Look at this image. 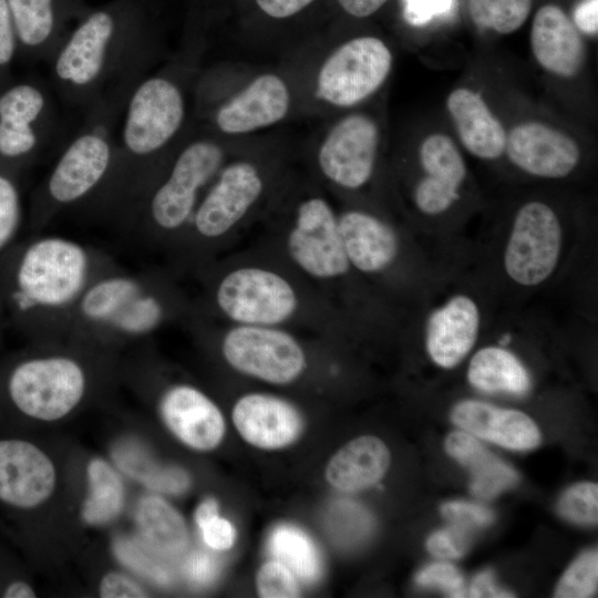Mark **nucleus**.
Segmentation results:
<instances>
[{"label": "nucleus", "instance_id": "nucleus-34", "mask_svg": "<svg viewBox=\"0 0 598 598\" xmlns=\"http://www.w3.org/2000/svg\"><path fill=\"white\" fill-rule=\"evenodd\" d=\"M532 0H468L472 21L498 34L517 31L527 20Z\"/></svg>", "mask_w": 598, "mask_h": 598}, {"label": "nucleus", "instance_id": "nucleus-33", "mask_svg": "<svg viewBox=\"0 0 598 598\" xmlns=\"http://www.w3.org/2000/svg\"><path fill=\"white\" fill-rule=\"evenodd\" d=\"M271 554L293 574L306 581L316 580L321 573L318 550L309 536L297 527L281 525L269 540Z\"/></svg>", "mask_w": 598, "mask_h": 598}, {"label": "nucleus", "instance_id": "nucleus-30", "mask_svg": "<svg viewBox=\"0 0 598 598\" xmlns=\"http://www.w3.org/2000/svg\"><path fill=\"white\" fill-rule=\"evenodd\" d=\"M136 522L146 544L162 555H175L187 544L183 516L163 497L148 495L137 506Z\"/></svg>", "mask_w": 598, "mask_h": 598}, {"label": "nucleus", "instance_id": "nucleus-19", "mask_svg": "<svg viewBox=\"0 0 598 598\" xmlns=\"http://www.w3.org/2000/svg\"><path fill=\"white\" fill-rule=\"evenodd\" d=\"M481 328V312L475 300L454 295L435 308L425 323V348L441 368L457 365L474 347Z\"/></svg>", "mask_w": 598, "mask_h": 598}, {"label": "nucleus", "instance_id": "nucleus-37", "mask_svg": "<svg viewBox=\"0 0 598 598\" xmlns=\"http://www.w3.org/2000/svg\"><path fill=\"white\" fill-rule=\"evenodd\" d=\"M22 223V203L16 183L0 173V256L8 251Z\"/></svg>", "mask_w": 598, "mask_h": 598}, {"label": "nucleus", "instance_id": "nucleus-16", "mask_svg": "<svg viewBox=\"0 0 598 598\" xmlns=\"http://www.w3.org/2000/svg\"><path fill=\"white\" fill-rule=\"evenodd\" d=\"M158 411L168 430L193 450H214L224 437L220 410L196 386L186 383L168 386L159 396Z\"/></svg>", "mask_w": 598, "mask_h": 598}, {"label": "nucleus", "instance_id": "nucleus-3", "mask_svg": "<svg viewBox=\"0 0 598 598\" xmlns=\"http://www.w3.org/2000/svg\"><path fill=\"white\" fill-rule=\"evenodd\" d=\"M224 159L221 147L206 140L187 145L165 178L148 188L127 221L145 238L172 236L183 230L195 212L199 192Z\"/></svg>", "mask_w": 598, "mask_h": 598}, {"label": "nucleus", "instance_id": "nucleus-6", "mask_svg": "<svg viewBox=\"0 0 598 598\" xmlns=\"http://www.w3.org/2000/svg\"><path fill=\"white\" fill-rule=\"evenodd\" d=\"M393 56L379 38L364 35L338 47L321 65L316 85L319 100L339 107L357 105L388 79Z\"/></svg>", "mask_w": 598, "mask_h": 598}, {"label": "nucleus", "instance_id": "nucleus-25", "mask_svg": "<svg viewBox=\"0 0 598 598\" xmlns=\"http://www.w3.org/2000/svg\"><path fill=\"white\" fill-rule=\"evenodd\" d=\"M338 224L350 266L364 274H375L395 260L398 236L380 218L362 210H348L338 218Z\"/></svg>", "mask_w": 598, "mask_h": 598}, {"label": "nucleus", "instance_id": "nucleus-10", "mask_svg": "<svg viewBox=\"0 0 598 598\" xmlns=\"http://www.w3.org/2000/svg\"><path fill=\"white\" fill-rule=\"evenodd\" d=\"M220 348L231 368L268 383H290L306 367L299 342L272 326L238 324L224 334Z\"/></svg>", "mask_w": 598, "mask_h": 598}, {"label": "nucleus", "instance_id": "nucleus-2", "mask_svg": "<svg viewBox=\"0 0 598 598\" xmlns=\"http://www.w3.org/2000/svg\"><path fill=\"white\" fill-rule=\"evenodd\" d=\"M165 290L151 274L115 264L82 295L65 340L96 348L147 338L171 317Z\"/></svg>", "mask_w": 598, "mask_h": 598}, {"label": "nucleus", "instance_id": "nucleus-4", "mask_svg": "<svg viewBox=\"0 0 598 598\" xmlns=\"http://www.w3.org/2000/svg\"><path fill=\"white\" fill-rule=\"evenodd\" d=\"M6 386L10 401L21 413L55 421L84 400L90 375L76 353L47 351L18 362L9 372Z\"/></svg>", "mask_w": 598, "mask_h": 598}, {"label": "nucleus", "instance_id": "nucleus-5", "mask_svg": "<svg viewBox=\"0 0 598 598\" xmlns=\"http://www.w3.org/2000/svg\"><path fill=\"white\" fill-rule=\"evenodd\" d=\"M116 165L110 142L87 132L64 150L51 169L32 218L39 231L63 209L85 200L107 185Z\"/></svg>", "mask_w": 598, "mask_h": 598}, {"label": "nucleus", "instance_id": "nucleus-32", "mask_svg": "<svg viewBox=\"0 0 598 598\" xmlns=\"http://www.w3.org/2000/svg\"><path fill=\"white\" fill-rule=\"evenodd\" d=\"M90 493L82 516L89 524H105L122 511L124 485L115 470L103 460H92L87 466Z\"/></svg>", "mask_w": 598, "mask_h": 598}, {"label": "nucleus", "instance_id": "nucleus-53", "mask_svg": "<svg viewBox=\"0 0 598 598\" xmlns=\"http://www.w3.org/2000/svg\"><path fill=\"white\" fill-rule=\"evenodd\" d=\"M216 515H218V504L214 498H208L198 506L195 519L197 525L200 526Z\"/></svg>", "mask_w": 598, "mask_h": 598}, {"label": "nucleus", "instance_id": "nucleus-42", "mask_svg": "<svg viewBox=\"0 0 598 598\" xmlns=\"http://www.w3.org/2000/svg\"><path fill=\"white\" fill-rule=\"evenodd\" d=\"M467 527L454 524L433 533L426 543L429 551L440 558H458L468 547Z\"/></svg>", "mask_w": 598, "mask_h": 598}, {"label": "nucleus", "instance_id": "nucleus-31", "mask_svg": "<svg viewBox=\"0 0 598 598\" xmlns=\"http://www.w3.org/2000/svg\"><path fill=\"white\" fill-rule=\"evenodd\" d=\"M115 464L150 489L165 494H182L190 485L189 475L181 467L155 462L138 442L125 440L112 452Z\"/></svg>", "mask_w": 598, "mask_h": 598}, {"label": "nucleus", "instance_id": "nucleus-8", "mask_svg": "<svg viewBox=\"0 0 598 598\" xmlns=\"http://www.w3.org/2000/svg\"><path fill=\"white\" fill-rule=\"evenodd\" d=\"M561 225L540 200L524 204L515 215L504 250V268L515 283L535 287L555 271L561 250Z\"/></svg>", "mask_w": 598, "mask_h": 598}, {"label": "nucleus", "instance_id": "nucleus-1", "mask_svg": "<svg viewBox=\"0 0 598 598\" xmlns=\"http://www.w3.org/2000/svg\"><path fill=\"white\" fill-rule=\"evenodd\" d=\"M13 246L1 256L2 308L41 340L65 339L82 295L115 260L99 247L58 235H37Z\"/></svg>", "mask_w": 598, "mask_h": 598}, {"label": "nucleus", "instance_id": "nucleus-29", "mask_svg": "<svg viewBox=\"0 0 598 598\" xmlns=\"http://www.w3.org/2000/svg\"><path fill=\"white\" fill-rule=\"evenodd\" d=\"M467 379L483 392L524 394L530 388V378L515 354L501 347H485L471 359Z\"/></svg>", "mask_w": 598, "mask_h": 598}, {"label": "nucleus", "instance_id": "nucleus-20", "mask_svg": "<svg viewBox=\"0 0 598 598\" xmlns=\"http://www.w3.org/2000/svg\"><path fill=\"white\" fill-rule=\"evenodd\" d=\"M289 107L286 82L276 74H261L218 109L215 122L225 134H245L280 122Z\"/></svg>", "mask_w": 598, "mask_h": 598}, {"label": "nucleus", "instance_id": "nucleus-15", "mask_svg": "<svg viewBox=\"0 0 598 598\" xmlns=\"http://www.w3.org/2000/svg\"><path fill=\"white\" fill-rule=\"evenodd\" d=\"M419 163L423 176L414 186L413 202L424 215H441L460 199L467 174L465 161L448 135L433 133L420 144Z\"/></svg>", "mask_w": 598, "mask_h": 598}, {"label": "nucleus", "instance_id": "nucleus-24", "mask_svg": "<svg viewBox=\"0 0 598 598\" xmlns=\"http://www.w3.org/2000/svg\"><path fill=\"white\" fill-rule=\"evenodd\" d=\"M452 421L465 431L511 450H530L540 434L525 413L485 402L465 400L452 411Z\"/></svg>", "mask_w": 598, "mask_h": 598}, {"label": "nucleus", "instance_id": "nucleus-45", "mask_svg": "<svg viewBox=\"0 0 598 598\" xmlns=\"http://www.w3.org/2000/svg\"><path fill=\"white\" fill-rule=\"evenodd\" d=\"M205 543L213 549H229L235 542V529L225 518L216 515L199 526Z\"/></svg>", "mask_w": 598, "mask_h": 598}, {"label": "nucleus", "instance_id": "nucleus-39", "mask_svg": "<svg viewBox=\"0 0 598 598\" xmlns=\"http://www.w3.org/2000/svg\"><path fill=\"white\" fill-rule=\"evenodd\" d=\"M256 587L264 598L299 597L300 591L293 573L276 560L264 564L256 576Z\"/></svg>", "mask_w": 598, "mask_h": 598}, {"label": "nucleus", "instance_id": "nucleus-28", "mask_svg": "<svg viewBox=\"0 0 598 598\" xmlns=\"http://www.w3.org/2000/svg\"><path fill=\"white\" fill-rule=\"evenodd\" d=\"M445 448L471 471L472 492L481 498H492L517 481V474L509 465L468 433H451L445 440Z\"/></svg>", "mask_w": 598, "mask_h": 598}, {"label": "nucleus", "instance_id": "nucleus-48", "mask_svg": "<svg viewBox=\"0 0 598 598\" xmlns=\"http://www.w3.org/2000/svg\"><path fill=\"white\" fill-rule=\"evenodd\" d=\"M451 0H406L405 17L412 23H423L450 8Z\"/></svg>", "mask_w": 598, "mask_h": 598}, {"label": "nucleus", "instance_id": "nucleus-35", "mask_svg": "<svg viewBox=\"0 0 598 598\" xmlns=\"http://www.w3.org/2000/svg\"><path fill=\"white\" fill-rule=\"evenodd\" d=\"M14 30L27 47L37 48L52 34L54 13L52 0H7Z\"/></svg>", "mask_w": 598, "mask_h": 598}, {"label": "nucleus", "instance_id": "nucleus-38", "mask_svg": "<svg viewBox=\"0 0 598 598\" xmlns=\"http://www.w3.org/2000/svg\"><path fill=\"white\" fill-rule=\"evenodd\" d=\"M558 509L569 520L596 524L598 518V486L580 483L568 488L561 496Z\"/></svg>", "mask_w": 598, "mask_h": 598}, {"label": "nucleus", "instance_id": "nucleus-17", "mask_svg": "<svg viewBox=\"0 0 598 598\" xmlns=\"http://www.w3.org/2000/svg\"><path fill=\"white\" fill-rule=\"evenodd\" d=\"M55 481L53 463L34 444L0 441V501L18 508L35 507L51 496Z\"/></svg>", "mask_w": 598, "mask_h": 598}, {"label": "nucleus", "instance_id": "nucleus-22", "mask_svg": "<svg viewBox=\"0 0 598 598\" xmlns=\"http://www.w3.org/2000/svg\"><path fill=\"white\" fill-rule=\"evenodd\" d=\"M530 49L538 65L564 79L579 74L586 44L570 18L555 4L539 8L530 28Z\"/></svg>", "mask_w": 598, "mask_h": 598}, {"label": "nucleus", "instance_id": "nucleus-9", "mask_svg": "<svg viewBox=\"0 0 598 598\" xmlns=\"http://www.w3.org/2000/svg\"><path fill=\"white\" fill-rule=\"evenodd\" d=\"M185 116L182 91L171 80L152 76L133 92L126 109L122 143L134 161L162 150L177 133Z\"/></svg>", "mask_w": 598, "mask_h": 598}, {"label": "nucleus", "instance_id": "nucleus-51", "mask_svg": "<svg viewBox=\"0 0 598 598\" xmlns=\"http://www.w3.org/2000/svg\"><path fill=\"white\" fill-rule=\"evenodd\" d=\"M470 597H513V594L498 587L493 574L489 570H485L478 574L472 581L470 588Z\"/></svg>", "mask_w": 598, "mask_h": 598}, {"label": "nucleus", "instance_id": "nucleus-49", "mask_svg": "<svg viewBox=\"0 0 598 598\" xmlns=\"http://www.w3.org/2000/svg\"><path fill=\"white\" fill-rule=\"evenodd\" d=\"M573 23L579 32L587 35L598 33V0H581L573 12Z\"/></svg>", "mask_w": 598, "mask_h": 598}, {"label": "nucleus", "instance_id": "nucleus-21", "mask_svg": "<svg viewBox=\"0 0 598 598\" xmlns=\"http://www.w3.org/2000/svg\"><path fill=\"white\" fill-rule=\"evenodd\" d=\"M233 422L247 443L265 450L290 445L303 427L302 417L292 404L262 393L241 396L233 409Z\"/></svg>", "mask_w": 598, "mask_h": 598}, {"label": "nucleus", "instance_id": "nucleus-36", "mask_svg": "<svg viewBox=\"0 0 598 598\" xmlns=\"http://www.w3.org/2000/svg\"><path fill=\"white\" fill-rule=\"evenodd\" d=\"M598 554L589 550L579 556L560 578L555 597L585 598L597 590Z\"/></svg>", "mask_w": 598, "mask_h": 598}, {"label": "nucleus", "instance_id": "nucleus-43", "mask_svg": "<svg viewBox=\"0 0 598 598\" xmlns=\"http://www.w3.org/2000/svg\"><path fill=\"white\" fill-rule=\"evenodd\" d=\"M443 516L454 524L470 526H486L493 520L491 509L467 502H448L442 505Z\"/></svg>", "mask_w": 598, "mask_h": 598}, {"label": "nucleus", "instance_id": "nucleus-52", "mask_svg": "<svg viewBox=\"0 0 598 598\" xmlns=\"http://www.w3.org/2000/svg\"><path fill=\"white\" fill-rule=\"evenodd\" d=\"M389 0H338L341 8L352 17L367 18L375 13Z\"/></svg>", "mask_w": 598, "mask_h": 598}, {"label": "nucleus", "instance_id": "nucleus-11", "mask_svg": "<svg viewBox=\"0 0 598 598\" xmlns=\"http://www.w3.org/2000/svg\"><path fill=\"white\" fill-rule=\"evenodd\" d=\"M287 248L292 260L315 278H338L350 268L338 217L321 197L308 198L299 205Z\"/></svg>", "mask_w": 598, "mask_h": 598}, {"label": "nucleus", "instance_id": "nucleus-26", "mask_svg": "<svg viewBox=\"0 0 598 598\" xmlns=\"http://www.w3.org/2000/svg\"><path fill=\"white\" fill-rule=\"evenodd\" d=\"M390 465L386 445L375 436H359L342 446L326 467V480L336 489L358 492L379 482Z\"/></svg>", "mask_w": 598, "mask_h": 598}, {"label": "nucleus", "instance_id": "nucleus-41", "mask_svg": "<svg viewBox=\"0 0 598 598\" xmlns=\"http://www.w3.org/2000/svg\"><path fill=\"white\" fill-rule=\"evenodd\" d=\"M415 581L422 586H434L450 597H465L464 579L458 569L447 563H433L421 569Z\"/></svg>", "mask_w": 598, "mask_h": 598}, {"label": "nucleus", "instance_id": "nucleus-46", "mask_svg": "<svg viewBox=\"0 0 598 598\" xmlns=\"http://www.w3.org/2000/svg\"><path fill=\"white\" fill-rule=\"evenodd\" d=\"M185 571L195 582L208 584L218 574V563L213 556L206 553H195L187 559Z\"/></svg>", "mask_w": 598, "mask_h": 598}, {"label": "nucleus", "instance_id": "nucleus-27", "mask_svg": "<svg viewBox=\"0 0 598 598\" xmlns=\"http://www.w3.org/2000/svg\"><path fill=\"white\" fill-rule=\"evenodd\" d=\"M42 92L19 84L0 96V155L17 158L31 153L38 143L32 124L44 109Z\"/></svg>", "mask_w": 598, "mask_h": 598}, {"label": "nucleus", "instance_id": "nucleus-44", "mask_svg": "<svg viewBox=\"0 0 598 598\" xmlns=\"http://www.w3.org/2000/svg\"><path fill=\"white\" fill-rule=\"evenodd\" d=\"M103 598H140L146 597L145 590L133 579L120 573L106 574L100 584Z\"/></svg>", "mask_w": 598, "mask_h": 598}, {"label": "nucleus", "instance_id": "nucleus-12", "mask_svg": "<svg viewBox=\"0 0 598 598\" xmlns=\"http://www.w3.org/2000/svg\"><path fill=\"white\" fill-rule=\"evenodd\" d=\"M380 132L373 118L350 114L329 131L318 151L322 174L346 189H359L372 177Z\"/></svg>", "mask_w": 598, "mask_h": 598}, {"label": "nucleus", "instance_id": "nucleus-13", "mask_svg": "<svg viewBox=\"0 0 598 598\" xmlns=\"http://www.w3.org/2000/svg\"><path fill=\"white\" fill-rule=\"evenodd\" d=\"M262 188V178L251 163L226 166L192 216L196 236L206 240L224 236L256 203Z\"/></svg>", "mask_w": 598, "mask_h": 598}, {"label": "nucleus", "instance_id": "nucleus-23", "mask_svg": "<svg viewBox=\"0 0 598 598\" xmlns=\"http://www.w3.org/2000/svg\"><path fill=\"white\" fill-rule=\"evenodd\" d=\"M446 109L460 141L473 156L493 161L505 153L507 132L480 92L454 89L446 99Z\"/></svg>", "mask_w": 598, "mask_h": 598}, {"label": "nucleus", "instance_id": "nucleus-55", "mask_svg": "<svg viewBox=\"0 0 598 598\" xmlns=\"http://www.w3.org/2000/svg\"><path fill=\"white\" fill-rule=\"evenodd\" d=\"M1 308H2V305H1V302H0V309H1Z\"/></svg>", "mask_w": 598, "mask_h": 598}, {"label": "nucleus", "instance_id": "nucleus-14", "mask_svg": "<svg viewBox=\"0 0 598 598\" xmlns=\"http://www.w3.org/2000/svg\"><path fill=\"white\" fill-rule=\"evenodd\" d=\"M505 153L517 168L539 178L559 179L578 165L580 150L565 132L539 121H526L507 133Z\"/></svg>", "mask_w": 598, "mask_h": 598}, {"label": "nucleus", "instance_id": "nucleus-47", "mask_svg": "<svg viewBox=\"0 0 598 598\" xmlns=\"http://www.w3.org/2000/svg\"><path fill=\"white\" fill-rule=\"evenodd\" d=\"M14 53V30L7 0H0V65L9 63Z\"/></svg>", "mask_w": 598, "mask_h": 598}, {"label": "nucleus", "instance_id": "nucleus-50", "mask_svg": "<svg viewBox=\"0 0 598 598\" xmlns=\"http://www.w3.org/2000/svg\"><path fill=\"white\" fill-rule=\"evenodd\" d=\"M312 1L313 0H256V3L267 16L275 19H285L300 12Z\"/></svg>", "mask_w": 598, "mask_h": 598}, {"label": "nucleus", "instance_id": "nucleus-7", "mask_svg": "<svg viewBox=\"0 0 598 598\" xmlns=\"http://www.w3.org/2000/svg\"><path fill=\"white\" fill-rule=\"evenodd\" d=\"M214 300L228 319L249 326L280 324L298 308L291 283L279 274L258 267L226 274L215 288Z\"/></svg>", "mask_w": 598, "mask_h": 598}, {"label": "nucleus", "instance_id": "nucleus-18", "mask_svg": "<svg viewBox=\"0 0 598 598\" xmlns=\"http://www.w3.org/2000/svg\"><path fill=\"white\" fill-rule=\"evenodd\" d=\"M114 32L111 14L104 11L91 14L60 49L54 62L58 80L73 87L93 84L111 59Z\"/></svg>", "mask_w": 598, "mask_h": 598}, {"label": "nucleus", "instance_id": "nucleus-40", "mask_svg": "<svg viewBox=\"0 0 598 598\" xmlns=\"http://www.w3.org/2000/svg\"><path fill=\"white\" fill-rule=\"evenodd\" d=\"M115 553L132 569L156 580L159 584L169 581L168 571L134 539L122 538L115 544Z\"/></svg>", "mask_w": 598, "mask_h": 598}, {"label": "nucleus", "instance_id": "nucleus-54", "mask_svg": "<svg viewBox=\"0 0 598 598\" xmlns=\"http://www.w3.org/2000/svg\"><path fill=\"white\" fill-rule=\"evenodd\" d=\"M6 598H30L35 597L32 587L24 581H13L3 591Z\"/></svg>", "mask_w": 598, "mask_h": 598}]
</instances>
